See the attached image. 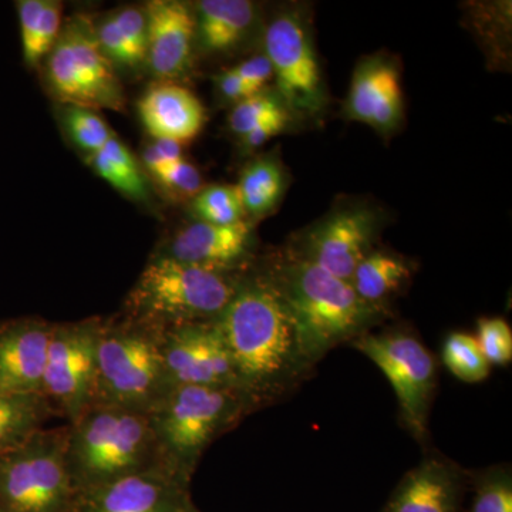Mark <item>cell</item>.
<instances>
[{
	"instance_id": "11",
	"label": "cell",
	"mask_w": 512,
	"mask_h": 512,
	"mask_svg": "<svg viewBox=\"0 0 512 512\" xmlns=\"http://www.w3.org/2000/svg\"><path fill=\"white\" fill-rule=\"evenodd\" d=\"M163 357L171 389L201 386L242 390L215 320L164 329Z\"/></svg>"
},
{
	"instance_id": "21",
	"label": "cell",
	"mask_w": 512,
	"mask_h": 512,
	"mask_svg": "<svg viewBox=\"0 0 512 512\" xmlns=\"http://www.w3.org/2000/svg\"><path fill=\"white\" fill-rule=\"evenodd\" d=\"M195 15L201 45L208 52H225L247 37L255 19L248 0H202Z\"/></svg>"
},
{
	"instance_id": "1",
	"label": "cell",
	"mask_w": 512,
	"mask_h": 512,
	"mask_svg": "<svg viewBox=\"0 0 512 512\" xmlns=\"http://www.w3.org/2000/svg\"><path fill=\"white\" fill-rule=\"evenodd\" d=\"M215 323L227 343L239 384L255 403L305 362L295 320L274 281H239Z\"/></svg>"
},
{
	"instance_id": "36",
	"label": "cell",
	"mask_w": 512,
	"mask_h": 512,
	"mask_svg": "<svg viewBox=\"0 0 512 512\" xmlns=\"http://www.w3.org/2000/svg\"><path fill=\"white\" fill-rule=\"evenodd\" d=\"M181 144L175 141L154 138L143 151V163L151 174H156L161 168L181 160Z\"/></svg>"
},
{
	"instance_id": "26",
	"label": "cell",
	"mask_w": 512,
	"mask_h": 512,
	"mask_svg": "<svg viewBox=\"0 0 512 512\" xmlns=\"http://www.w3.org/2000/svg\"><path fill=\"white\" fill-rule=\"evenodd\" d=\"M237 190L247 214L254 217L268 214L284 191V174L274 160L261 158L242 171Z\"/></svg>"
},
{
	"instance_id": "29",
	"label": "cell",
	"mask_w": 512,
	"mask_h": 512,
	"mask_svg": "<svg viewBox=\"0 0 512 512\" xmlns=\"http://www.w3.org/2000/svg\"><path fill=\"white\" fill-rule=\"evenodd\" d=\"M63 121L73 143L87 156L97 153L116 136L103 117L86 107L67 106Z\"/></svg>"
},
{
	"instance_id": "16",
	"label": "cell",
	"mask_w": 512,
	"mask_h": 512,
	"mask_svg": "<svg viewBox=\"0 0 512 512\" xmlns=\"http://www.w3.org/2000/svg\"><path fill=\"white\" fill-rule=\"evenodd\" d=\"M53 323L40 318L0 325V393L42 394Z\"/></svg>"
},
{
	"instance_id": "9",
	"label": "cell",
	"mask_w": 512,
	"mask_h": 512,
	"mask_svg": "<svg viewBox=\"0 0 512 512\" xmlns=\"http://www.w3.org/2000/svg\"><path fill=\"white\" fill-rule=\"evenodd\" d=\"M101 320L53 323L42 394L56 416L69 424L93 404Z\"/></svg>"
},
{
	"instance_id": "10",
	"label": "cell",
	"mask_w": 512,
	"mask_h": 512,
	"mask_svg": "<svg viewBox=\"0 0 512 512\" xmlns=\"http://www.w3.org/2000/svg\"><path fill=\"white\" fill-rule=\"evenodd\" d=\"M355 346L382 370L392 384L407 426L416 436H423L436 384V365L429 350L404 333L362 336Z\"/></svg>"
},
{
	"instance_id": "27",
	"label": "cell",
	"mask_w": 512,
	"mask_h": 512,
	"mask_svg": "<svg viewBox=\"0 0 512 512\" xmlns=\"http://www.w3.org/2000/svg\"><path fill=\"white\" fill-rule=\"evenodd\" d=\"M443 362L461 382L480 383L490 375L491 366L478 348L476 336L468 333L456 332L447 336Z\"/></svg>"
},
{
	"instance_id": "35",
	"label": "cell",
	"mask_w": 512,
	"mask_h": 512,
	"mask_svg": "<svg viewBox=\"0 0 512 512\" xmlns=\"http://www.w3.org/2000/svg\"><path fill=\"white\" fill-rule=\"evenodd\" d=\"M94 32H96L97 42H99L101 50L111 63L120 64L124 67H136L133 57L128 52L126 43H124L116 23H114L113 16L110 15L101 19L99 25L94 26Z\"/></svg>"
},
{
	"instance_id": "23",
	"label": "cell",
	"mask_w": 512,
	"mask_h": 512,
	"mask_svg": "<svg viewBox=\"0 0 512 512\" xmlns=\"http://www.w3.org/2000/svg\"><path fill=\"white\" fill-rule=\"evenodd\" d=\"M60 2L20 0L18 3L20 37L25 62L37 66L52 52L62 32Z\"/></svg>"
},
{
	"instance_id": "39",
	"label": "cell",
	"mask_w": 512,
	"mask_h": 512,
	"mask_svg": "<svg viewBox=\"0 0 512 512\" xmlns=\"http://www.w3.org/2000/svg\"><path fill=\"white\" fill-rule=\"evenodd\" d=\"M215 82H217L221 96L224 97L225 100L234 101L235 104L259 93L254 87L244 82V80L234 72V69H229L227 72L221 73Z\"/></svg>"
},
{
	"instance_id": "20",
	"label": "cell",
	"mask_w": 512,
	"mask_h": 512,
	"mask_svg": "<svg viewBox=\"0 0 512 512\" xmlns=\"http://www.w3.org/2000/svg\"><path fill=\"white\" fill-rule=\"evenodd\" d=\"M460 501L456 471L440 461H424L403 478L383 512H458Z\"/></svg>"
},
{
	"instance_id": "19",
	"label": "cell",
	"mask_w": 512,
	"mask_h": 512,
	"mask_svg": "<svg viewBox=\"0 0 512 512\" xmlns=\"http://www.w3.org/2000/svg\"><path fill=\"white\" fill-rule=\"evenodd\" d=\"M138 114L151 137L178 144L194 140L207 121L201 100L191 90L170 82L150 87L138 101Z\"/></svg>"
},
{
	"instance_id": "6",
	"label": "cell",
	"mask_w": 512,
	"mask_h": 512,
	"mask_svg": "<svg viewBox=\"0 0 512 512\" xmlns=\"http://www.w3.org/2000/svg\"><path fill=\"white\" fill-rule=\"evenodd\" d=\"M255 404L242 390L201 386L171 389L148 414L165 467L190 483L205 448Z\"/></svg>"
},
{
	"instance_id": "32",
	"label": "cell",
	"mask_w": 512,
	"mask_h": 512,
	"mask_svg": "<svg viewBox=\"0 0 512 512\" xmlns=\"http://www.w3.org/2000/svg\"><path fill=\"white\" fill-rule=\"evenodd\" d=\"M470 512H512V481L507 473L490 474L477 485Z\"/></svg>"
},
{
	"instance_id": "13",
	"label": "cell",
	"mask_w": 512,
	"mask_h": 512,
	"mask_svg": "<svg viewBox=\"0 0 512 512\" xmlns=\"http://www.w3.org/2000/svg\"><path fill=\"white\" fill-rule=\"evenodd\" d=\"M376 224L367 208L333 212L306 234L302 259L350 282L357 265L372 252Z\"/></svg>"
},
{
	"instance_id": "12",
	"label": "cell",
	"mask_w": 512,
	"mask_h": 512,
	"mask_svg": "<svg viewBox=\"0 0 512 512\" xmlns=\"http://www.w3.org/2000/svg\"><path fill=\"white\" fill-rule=\"evenodd\" d=\"M265 50L286 106L301 114H318L325 93L315 49L301 20L278 16L266 29Z\"/></svg>"
},
{
	"instance_id": "3",
	"label": "cell",
	"mask_w": 512,
	"mask_h": 512,
	"mask_svg": "<svg viewBox=\"0 0 512 512\" xmlns=\"http://www.w3.org/2000/svg\"><path fill=\"white\" fill-rule=\"evenodd\" d=\"M170 390L163 330L126 315L101 320L93 404L150 414Z\"/></svg>"
},
{
	"instance_id": "7",
	"label": "cell",
	"mask_w": 512,
	"mask_h": 512,
	"mask_svg": "<svg viewBox=\"0 0 512 512\" xmlns=\"http://www.w3.org/2000/svg\"><path fill=\"white\" fill-rule=\"evenodd\" d=\"M66 440L67 426L42 429L0 456V512H77Z\"/></svg>"
},
{
	"instance_id": "15",
	"label": "cell",
	"mask_w": 512,
	"mask_h": 512,
	"mask_svg": "<svg viewBox=\"0 0 512 512\" xmlns=\"http://www.w3.org/2000/svg\"><path fill=\"white\" fill-rule=\"evenodd\" d=\"M147 18L146 62L160 82L180 79L191 63L197 25L190 6L178 0H153Z\"/></svg>"
},
{
	"instance_id": "30",
	"label": "cell",
	"mask_w": 512,
	"mask_h": 512,
	"mask_svg": "<svg viewBox=\"0 0 512 512\" xmlns=\"http://www.w3.org/2000/svg\"><path fill=\"white\" fill-rule=\"evenodd\" d=\"M476 340L488 365L505 366L511 363L512 332L504 319L478 320Z\"/></svg>"
},
{
	"instance_id": "8",
	"label": "cell",
	"mask_w": 512,
	"mask_h": 512,
	"mask_svg": "<svg viewBox=\"0 0 512 512\" xmlns=\"http://www.w3.org/2000/svg\"><path fill=\"white\" fill-rule=\"evenodd\" d=\"M46 77L50 90L67 106L113 111L126 107L119 77L87 16H74L66 23L47 56Z\"/></svg>"
},
{
	"instance_id": "40",
	"label": "cell",
	"mask_w": 512,
	"mask_h": 512,
	"mask_svg": "<svg viewBox=\"0 0 512 512\" xmlns=\"http://www.w3.org/2000/svg\"><path fill=\"white\" fill-rule=\"evenodd\" d=\"M190 512H200V511H198L197 508L194 507V508H192V510Z\"/></svg>"
},
{
	"instance_id": "22",
	"label": "cell",
	"mask_w": 512,
	"mask_h": 512,
	"mask_svg": "<svg viewBox=\"0 0 512 512\" xmlns=\"http://www.w3.org/2000/svg\"><path fill=\"white\" fill-rule=\"evenodd\" d=\"M55 416L43 394L0 393V456L22 446Z\"/></svg>"
},
{
	"instance_id": "18",
	"label": "cell",
	"mask_w": 512,
	"mask_h": 512,
	"mask_svg": "<svg viewBox=\"0 0 512 512\" xmlns=\"http://www.w3.org/2000/svg\"><path fill=\"white\" fill-rule=\"evenodd\" d=\"M350 119L379 131H392L403 116L399 73L392 63L369 60L357 67L348 97Z\"/></svg>"
},
{
	"instance_id": "33",
	"label": "cell",
	"mask_w": 512,
	"mask_h": 512,
	"mask_svg": "<svg viewBox=\"0 0 512 512\" xmlns=\"http://www.w3.org/2000/svg\"><path fill=\"white\" fill-rule=\"evenodd\" d=\"M153 177L174 198H195L202 190L200 171L184 158L161 168Z\"/></svg>"
},
{
	"instance_id": "2",
	"label": "cell",
	"mask_w": 512,
	"mask_h": 512,
	"mask_svg": "<svg viewBox=\"0 0 512 512\" xmlns=\"http://www.w3.org/2000/svg\"><path fill=\"white\" fill-rule=\"evenodd\" d=\"M66 466L79 493L134 474L170 471L150 416L104 404H92L67 424Z\"/></svg>"
},
{
	"instance_id": "14",
	"label": "cell",
	"mask_w": 512,
	"mask_h": 512,
	"mask_svg": "<svg viewBox=\"0 0 512 512\" xmlns=\"http://www.w3.org/2000/svg\"><path fill=\"white\" fill-rule=\"evenodd\" d=\"M188 485L167 470L134 474L79 493L77 512H190Z\"/></svg>"
},
{
	"instance_id": "5",
	"label": "cell",
	"mask_w": 512,
	"mask_h": 512,
	"mask_svg": "<svg viewBox=\"0 0 512 512\" xmlns=\"http://www.w3.org/2000/svg\"><path fill=\"white\" fill-rule=\"evenodd\" d=\"M238 284L224 272L154 255L128 292L124 315L161 330L212 322L227 308Z\"/></svg>"
},
{
	"instance_id": "28",
	"label": "cell",
	"mask_w": 512,
	"mask_h": 512,
	"mask_svg": "<svg viewBox=\"0 0 512 512\" xmlns=\"http://www.w3.org/2000/svg\"><path fill=\"white\" fill-rule=\"evenodd\" d=\"M192 211L198 220L208 224L232 225L244 217L245 210L237 185L217 184L202 188L192 198Z\"/></svg>"
},
{
	"instance_id": "17",
	"label": "cell",
	"mask_w": 512,
	"mask_h": 512,
	"mask_svg": "<svg viewBox=\"0 0 512 512\" xmlns=\"http://www.w3.org/2000/svg\"><path fill=\"white\" fill-rule=\"evenodd\" d=\"M249 241L251 225L248 222L217 225L197 221L181 228L157 255L228 274L247 255Z\"/></svg>"
},
{
	"instance_id": "4",
	"label": "cell",
	"mask_w": 512,
	"mask_h": 512,
	"mask_svg": "<svg viewBox=\"0 0 512 512\" xmlns=\"http://www.w3.org/2000/svg\"><path fill=\"white\" fill-rule=\"evenodd\" d=\"M278 286L295 320L305 362L362 332L380 313L350 282L306 259L286 266Z\"/></svg>"
},
{
	"instance_id": "34",
	"label": "cell",
	"mask_w": 512,
	"mask_h": 512,
	"mask_svg": "<svg viewBox=\"0 0 512 512\" xmlns=\"http://www.w3.org/2000/svg\"><path fill=\"white\" fill-rule=\"evenodd\" d=\"M114 23L119 29L120 36L126 43L133 62H146L147 55V18L146 12L137 8H124L113 13Z\"/></svg>"
},
{
	"instance_id": "37",
	"label": "cell",
	"mask_w": 512,
	"mask_h": 512,
	"mask_svg": "<svg viewBox=\"0 0 512 512\" xmlns=\"http://www.w3.org/2000/svg\"><path fill=\"white\" fill-rule=\"evenodd\" d=\"M288 121L289 114L288 111H286V107L276 111V113L269 116L268 119L262 121V123L258 124L255 128H252L248 134H245V136L242 137L244 146L251 148V150L261 147L262 144L266 143V141L278 136V134H281L282 131L285 130Z\"/></svg>"
},
{
	"instance_id": "31",
	"label": "cell",
	"mask_w": 512,
	"mask_h": 512,
	"mask_svg": "<svg viewBox=\"0 0 512 512\" xmlns=\"http://www.w3.org/2000/svg\"><path fill=\"white\" fill-rule=\"evenodd\" d=\"M281 100L271 94L259 92L248 99L235 104L234 110L229 114V128L238 136L244 137L252 128L261 124L276 111L284 109Z\"/></svg>"
},
{
	"instance_id": "24",
	"label": "cell",
	"mask_w": 512,
	"mask_h": 512,
	"mask_svg": "<svg viewBox=\"0 0 512 512\" xmlns=\"http://www.w3.org/2000/svg\"><path fill=\"white\" fill-rule=\"evenodd\" d=\"M94 173L130 200L150 201V191L137 158L116 136L97 153L86 158Z\"/></svg>"
},
{
	"instance_id": "25",
	"label": "cell",
	"mask_w": 512,
	"mask_h": 512,
	"mask_svg": "<svg viewBox=\"0 0 512 512\" xmlns=\"http://www.w3.org/2000/svg\"><path fill=\"white\" fill-rule=\"evenodd\" d=\"M410 268L399 256L370 252L357 265L350 284L363 301L377 305L409 279Z\"/></svg>"
},
{
	"instance_id": "38",
	"label": "cell",
	"mask_w": 512,
	"mask_h": 512,
	"mask_svg": "<svg viewBox=\"0 0 512 512\" xmlns=\"http://www.w3.org/2000/svg\"><path fill=\"white\" fill-rule=\"evenodd\" d=\"M234 72L258 92H261L262 86L274 77V70L266 56L251 57L234 67Z\"/></svg>"
}]
</instances>
